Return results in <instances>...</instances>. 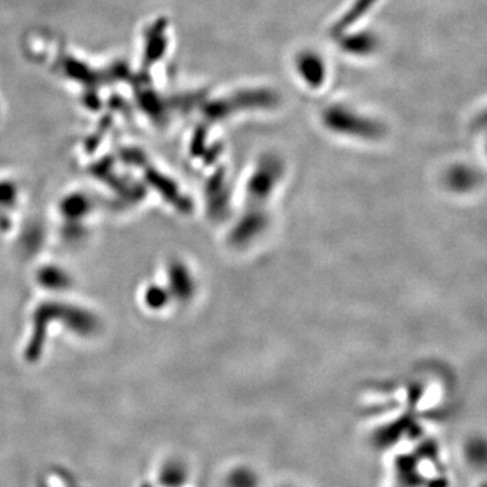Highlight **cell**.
I'll return each instance as SVG.
<instances>
[{"label":"cell","mask_w":487,"mask_h":487,"mask_svg":"<svg viewBox=\"0 0 487 487\" xmlns=\"http://www.w3.org/2000/svg\"><path fill=\"white\" fill-rule=\"evenodd\" d=\"M341 47L348 53L367 54V53H371L372 50L376 47V41L371 34L360 33L356 36H350L348 38L344 37Z\"/></svg>","instance_id":"4"},{"label":"cell","mask_w":487,"mask_h":487,"mask_svg":"<svg viewBox=\"0 0 487 487\" xmlns=\"http://www.w3.org/2000/svg\"><path fill=\"white\" fill-rule=\"evenodd\" d=\"M376 3V0H357L350 8L348 13H346L339 22L333 26L332 29V36L333 37H340L346 30L352 27L356 21H359L364 14L371 8L372 6Z\"/></svg>","instance_id":"3"},{"label":"cell","mask_w":487,"mask_h":487,"mask_svg":"<svg viewBox=\"0 0 487 487\" xmlns=\"http://www.w3.org/2000/svg\"><path fill=\"white\" fill-rule=\"evenodd\" d=\"M297 67L302 79L313 88H317L324 83L325 75H326L324 61L316 53H311V52L302 53L298 57Z\"/></svg>","instance_id":"2"},{"label":"cell","mask_w":487,"mask_h":487,"mask_svg":"<svg viewBox=\"0 0 487 487\" xmlns=\"http://www.w3.org/2000/svg\"><path fill=\"white\" fill-rule=\"evenodd\" d=\"M324 122L333 132L353 137L375 139L382 132V127L378 122L360 116L359 113L344 106L329 107L324 113Z\"/></svg>","instance_id":"1"}]
</instances>
